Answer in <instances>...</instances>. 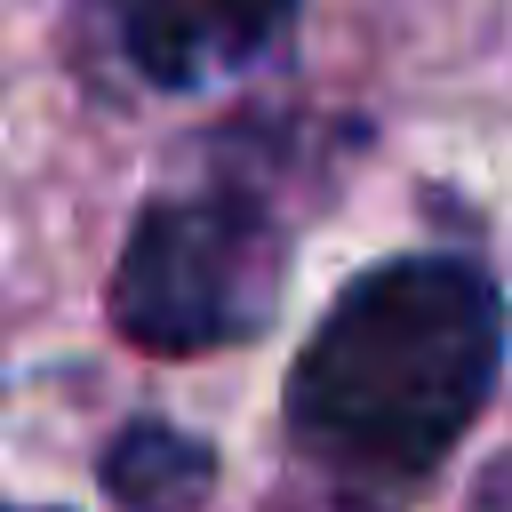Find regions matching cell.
Listing matches in <instances>:
<instances>
[{
  "label": "cell",
  "instance_id": "6da1fadb",
  "mask_svg": "<svg viewBox=\"0 0 512 512\" xmlns=\"http://www.w3.org/2000/svg\"><path fill=\"white\" fill-rule=\"evenodd\" d=\"M504 376V288L456 248L352 272L280 384V432L320 512H400Z\"/></svg>",
  "mask_w": 512,
  "mask_h": 512
},
{
  "label": "cell",
  "instance_id": "7a4b0ae2",
  "mask_svg": "<svg viewBox=\"0 0 512 512\" xmlns=\"http://www.w3.org/2000/svg\"><path fill=\"white\" fill-rule=\"evenodd\" d=\"M288 176L296 152L264 120H232L224 136L184 152V176H168L128 216V240L112 256V336L152 360H200L264 336L296 256Z\"/></svg>",
  "mask_w": 512,
  "mask_h": 512
},
{
  "label": "cell",
  "instance_id": "3957f363",
  "mask_svg": "<svg viewBox=\"0 0 512 512\" xmlns=\"http://www.w3.org/2000/svg\"><path fill=\"white\" fill-rule=\"evenodd\" d=\"M288 16L296 0H88V24L120 56V72L160 96H200L248 72L256 56H272Z\"/></svg>",
  "mask_w": 512,
  "mask_h": 512
},
{
  "label": "cell",
  "instance_id": "277c9868",
  "mask_svg": "<svg viewBox=\"0 0 512 512\" xmlns=\"http://www.w3.org/2000/svg\"><path fill=\"white\" fill-rule=\"evenodd\" d=\"M96 480L120 512H200L216 496V448L168 416H128L104 440Z\"/></svg>",
  "mask_w": 512,
  "mask_h": 512
},
{
  "label": "cell",
  "instance_id": "5b68a950",
  "mask_svg": "<svg viewBox=\"0 0 512 512\" xmlns=\"http://www.w3.org/2000/svg\"><path fill=\"white\" fill-rule=\"evenodd\" d=\"M464 512H512V448L480 464V480L464 488Z\"/></svg>",
  "mask_w": 512,
  "mask_h": 512
},
{
  "label": "cell",
  "instance_id": "8992f818",
  "mask_svg": "<svg viewBox=\"0 0 512 512\" xmlns=\"http://www.w3.org/2000/svg\"><path fill=\"white\" fill-rule=\"evenodd\" d=\"M0 512H56V504H0Z\"/></svg>",
  "mask_w": 512,
  "mask_h": 512
}]
</instances>
